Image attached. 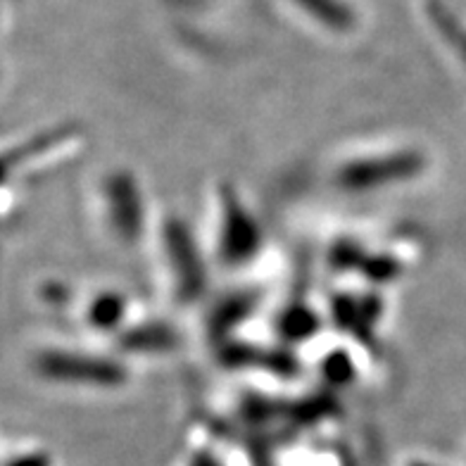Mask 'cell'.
<instances>
[{"instance_id":"cell-7","label":"cell","mask_w":466,"mask_h":466,"mask_svg":"<svg viewBox=\"0 0 466 466\" xmlns=\"http://www.w3.org/2000/svg\"><path fill=\"white\" fill-rule=\"evenodd\" d=\"M5 466H53V460L44 450H22V452L7 457Z\"/></svg>"},{"instance_id":"cell-5","label":"cell","mask_w":466,"mask_h":466,"mask_svg":"<svg viewBox=\"0 0 466 466\" xmlns=\"http://www.w3.org/2000/svg\"><path fill=\"white\" fill-rule=\"evenodd\" d=\"M103 196L107 219H110L112 228L119 233V238L129 240V243L141 238L146 217H143L141 190H138L134 178L124 172L110 174L105 181Z\"/></svg>"},{"instance_id":"cell-8","label":"cell","mask_w":466,"mask_h":466,"mask_svg":"<svg viewBox=\"0 0 466 466\" xmlns=\"http://www.w3.org/2000/svg\"><path fill=\"white\" fill-rule=\"evenodd\" d=\"M188 466H221V461L215 460L212 454H196L193 461H188Z\"/></svg>"},{"instance_id":"cell-2","label":"cell","mask_w":466,"mask_h":466,"mask_svg":"<svg viewBox=\"0 0 466 466\" xmlns=\"http://www.w3.org/2000/svg\"><path fill=\"white\" fill-rule=\"evenodd\" d=\"M259 243L262 231L258 219L240 203L236 193L224 190L219 217V258L228 264H243L258 252Z\"/></svg>"},{"instance_id":"cell-6","label":"cell","mask_w":466,"mask_h":466,"mask_svg":"<svg viewBox=\"0 0 466 466\" xmlns=\"http://www.w3.org/2000/svg\"><path fill=\"white\" fill-rule=\"evenodd\" d=\"M86 317L93 329L98 331H116L127 319V300L119 293L105 290L93 298Z\"/></svg>"},{"instance_id":"cell-3","label":"cell","mask_w":466,"mask_h":466,"mask_svg":"<svg viewBox=\"0 0 466 466\" xmlns=\"http://www.w3.org/2000/svg\"><path fill=\"white\" fill-rule=\"evenodd\" d=\"M162 243L178 295L193 300L203 293L205 286V262L193 240V233H188L181 221H169L162 231Z\"/></svg>"},{"instance_id":"cell-1","label":"cell","mask_w":466,"mask_h":466,"mask_svg":"<svg viewBox=\"0 0 466 466\" xmlns=\"http://www.w3.org/2000/svg\"><path fill=\"white\" fill-rule=\"evenodd\" d=\"M38 374L56 383H76V386H115L124 380L122 364L105 357L81 355V352H44L36 362Z\"/></svg>"},{"instance_id":"cell-9","label":"cell","mask_w":466,"mask_h":466,"mask_svg":"<svg viewBox=\"0 0 466 466\" xmlns=\"http://www.w3.org/2000/svg\"><path fill=\"white\" fill-rule=\"evenodd\" d=\"M410 466H438V464H433V461H426V460H414V461H410Z\"/></svg>"},{"instance_id":"cell-4","label":"cell","mask_w":466,"mask_h":466,"mask_svg":"<svg viewBox=\"0 0 466 466\" xmlns=\"http://www.w3.org/2000/svg\"><path fill=\"white\" fill-rule=\"evenodd\" d=\"M419 169L421 157L414 153H388L340 167L338 181L350 190H371L402 181L405 177H414Z\"/></svg>"}]
</instances>
